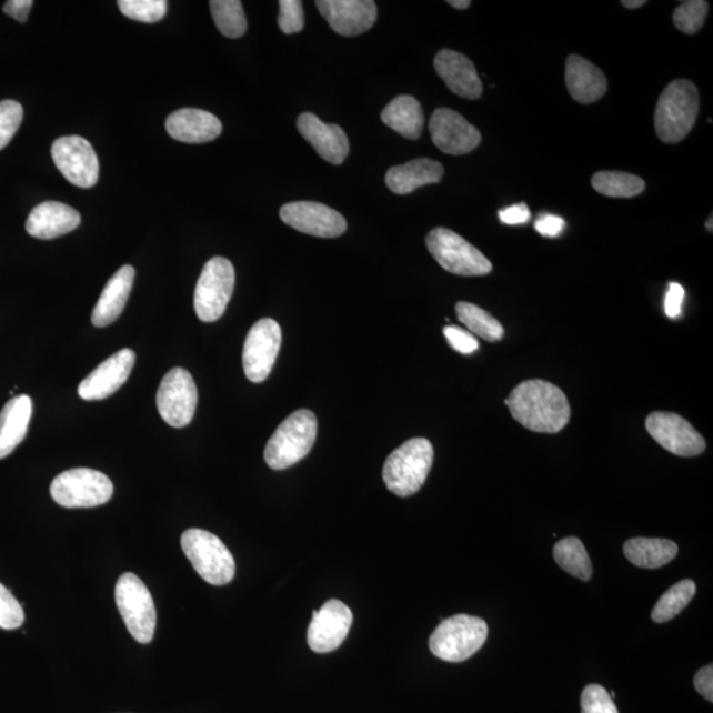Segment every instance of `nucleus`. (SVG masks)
Returning <instances> with one entry per match:
<instances>
[{
  "label": "nucleus",
  "instance_id": "obj_25",
  "mask_svg": "<svg viewBox=\"0 0 713 713\" xmlns=\"http://www.w3.org/2000/svg\"><path fill=\"white\" fill-rule=\"evenodd\" d=\"M134 278L135 269L129 264L123 265L110 278L93 310L92 323L94 327H108L121 317L125 303H128L132 285H134Z\"/></svg>",
  "mask_w": 713,
  "mask_h": 713
},
{
  "label": "nucleus",
  "instance_id": "obj_44",
  "mask_svg": "<svg viewBox=\"0 0 713 713\" xmlns=\"http://www.w3.org/2000/svg\"><path fill=\"white\" fill-rule=\"evenodd\" d=\"M499 217L506 225H522V223H526L530 220L531 213L529 207L521 202V204L501 209Z\"/></svg>",
  "mask_w": 713,
  "mask_h": 713
},
{
  "label": "nucleus",
  "instance_id": "obj_20",
  "mask_svg": "<svg viewBox=\"0 0 713 713\" xmlns=\"http://www.w3.org/2000/svg\"><path fill=\"white\" fill-rule=\"evenodd\" d=\"M298 130L325 162L340 165L349 153L345 131L338 124H327L318 116L303 113L298 118Z\"/></svg>",
  "mask_w": 713,
  "mask_h": 713
},
{
  "label": "nucleus",
  "instance_id": "obj_10",
  "mask_svg": "<svg viewBox=\"0 0 713 713\" xmlns=\"http://www.w3.org/2000/svg\"><path fill=\"white\" fill-rule=\"evenodd\" d=\"M235 271L227 258L214 257L202 269L194 291V311L204 323H213L227 311L233 295Z\"/></svg>",
  "mask_w": 713,
  "mask_h": 713
},
{
  "label": "nucleus",
  "instance_id": "obj_19",
  "mask_svg": "<svg viewBox=\"0 0 713 713\" xmlns=\"http://www.w3.org/2000/svg\"><path fill=\"white\" fill-rule=\"evenodd\" d=\"M317 6L328 24L341 37L365 33L379 16L373 0H318Z\"/></svg>",
  "mask_w": 713,
  "mask_h": 713
},
{
  "label": "nucleus",
  "instance_id": "obj_47",
  "mask_svg": "<svg viewBox=\"0 0 713 713\" xmlns=\"http://www.w3.org/2000/svg\"><path fill=\"white\" fill-rule=\"evenodd\" d=\"M621 4L624 6L625 9L637 10L641 9L642 6H645L646 2L645 0H622Z\"/></svg>",
  "mask_w": 713,
  "mask_h": 713
},
{
  "label": "nucleus",
  "instance_id": "obj_23",
  "mask_svg": "<svg viewBox=\"0 0 713 713\" xmlns=\"http://www.w3.org/2000/svg\"><path fill=\"white\" fill-rule=\"evenodd\" d=\"M81 223V215L72 207L58 201H47L33 208L26 222L27 233L39 240H53L73 232Z\"/></svg>",
  "mask_w": 713,
  "mask_h": 713
},
{
  "label": "nucleus",
  "instance_id": "obj_9",
  "mask_svg": "<svg viewBox=\"0 0 713 713\" xmlns=\"http://www.w3.org/2000/svg\"><path fill=\"white\" fill-rule=\"evenodd\" d=\"M114 485L107 474L89 468L62 472L52 482L51 495L62 508H96L113 498Z\"/></svg>",
  "mask_w": 713,
  "mask_h": 713
},
{
  "label": "nucleus",
  "instance_id": "obj_15",
  "mask_svg": "<svg viewBox=\"0 0 713 713\" xmlns=\"http://www.w3.org/2000/svg\"><path fill=\"white\" fill-rule=\"evenodd\" d=\"M281 219L298 232L319 238L340 237L348 228L344 215L313 201L290 202L283 205Z\"/></svg>",
  "mask_w": 713,
  "mask_h": 713
},
{
  "label": "nucleus",
  "instance_id": "obj_45",
  "mask_svg": "<svg viewBox=\"0 0 713 713\" xmlns=\"http://www.w3.org/2000/svg\"><path fill=\"white\" fill-rule=\"evenodd\" d=\"M695 690L709 702H713V667L704 666L699 670L694 677Z\"/></svg>",
  "mask_w": 713,
  "mask_h": 713
},
{
  "label": "nucleus",
  "instance_id": "obj_29",
  "mask_svg": "<svg viewBox=\"0 0 713 713\" xmlns=\"http://www.w3.org/2000/svg\"><path fill=\"white\" fill-rule=\"evenodd\" d=\"M676 543L660 538H632L624 544L627 561L641 569L663 568L677 555Z\"/></svg>",
  "mask_w": 713,
  "mask_h": 713
},
{
  "label": "nucleus",
  "instance_id": "obj_32",
  "mask_svg": "<svg viewBox=\"0 0 713 713\" xmlns=\"http://www.w3.org/2000/svg\"><path fill=\"white\" fill-rule=\"evenodd\" d=\"M456 313L460 323H463L468 330L488 342H499L502 340L505 330L498 319L491 313L480 309L472 303L459 302Z\"/></svg>",
  "mask_w": 713,
  "mask_h": 713
},
{
  "label": "nucleus",
  "instance_id": "obj_22",
  "mask_svg": "<svg viewBox=\"0 0 713 713\" xmlns=\"http://www.w3.org/2000/svg\"><path fill=\"white\" fill-rule=\"evenodd\" d=\"M168 134L179 142L201 144L214 141L222 132L220 119L200 109H180L167 118Z\"/></svg>",
  "mask_w": 713,
  "mask_h": 713
},
{
  "label": "nucleus",
  "instance_id": "obj_40",
  "mask_svg": "<svg viewBox=\"0 0 713 713\" xmlns=\"http://www.w3.org/2000/svg\"><path fill=\"white\" fill-rule=\"evenodd\" d=\"M278 24L287 34L298 33L304 28V10L300 0H281L279 2Z\"/></svg>",
  "mask_w": 713,
  "mask_h": 713
},
{
  "label": "nucleus",
  "instance_id": "obj_49",
  "mask_svg": "<svg viewBox=\"0 0 713 713\" xmlns=\"http://www.w3.org/2000/svg\"><path fill=\"white\" fill-rule=\"evenodd\" d=\"M712 221H713V219H712V215H711V217H710V219H709V221H707V222H705V229H707L710 233H712V232H713V229H712Z\"/></svg>",
  "mask_w": 713,
  "mask_h": 713
},
{
  "label": "nucleus",
  "instance_id": "obj_3",
  "mask_svg": "<svg viewBox=\"0 0 713 713\" xmlns=\"http://www.w3.org/2000/svg\"><path fill=\"white\" fill-rule=\"evenodd\" d=\"M433 446L424 438L410 439L396 449L383 466V481L400 498L414 495L424 485L433 464Z\"/></svg>",
  "mask_w": 713,
  "mask_h": 713
},
{
  "label": "nucleus",
  "instance_id": "obj_35",
  "mask_svg": "<svg viewBox=\"0 0 713 713\" xmlns=\"http://www.w3.org/2000/svg\"><path fill=\"white\" fill-rule=\"evenodd\" d=\"M119 10L125 18L142 23H157L167 13L165 0H119Z\"/></svg>",
  "mask_w": 713,
  "mask_h": 713
},
{
  "label": "nucleus",
  "instance_id": "obj_12",
  "mask_svg": "<svg viewBox=\"0 0 713 713\" xmlns=\"http://www.w3.org/2000/svg\"><path fill=\"white\" fill-rule=\"evenodd\" d=\"M282 330L272 319H262L251 328L243 345V370L248 380L261 383L268 380L281 351Z\"/></svg>",
  "mask_w": 713,
  "mask_h": 713
},
{
  "label": "nucleus",
  "instance_id": "obj_4",
  "mask_svg": "<svg viewBox=\"0 0 713 713\" xmlns=\"http://www.w3.org/2000/svg\"><path fill=\"white\" fill-rule=\"evenodd\" d=\"M318 436V419L312 411L293 412L279 425L264 450L265 463L274 471H283L303 460Z\"/></svg>",
  "mask_w": 713,
  "mask_h": 713
},
{
  "label": "nucleus",
  "instance_id": "obj_30",
  "mask_svg": "<svg viewBox=\"0 0 713 713\" xmlns=\"http://www.w3.org/2000/svg\"><path fill=\"white\" fill-rule=\"evenodd\" d=\"M554 558L559 568L569 572L570 575L583 580V582H589L592 578V562L579 538L569 536L559 541L554 548Z\"/></svg>",
  "mask_w": 713,
  "mask_h": 713
},
{
  "label": "nucleus",
  "instance_id": "obj_46",
  "mask_svg": "<svg viewBox=\"0 0 713 713\" xmlns=\"http://www.w3.org/2000/svg\"><path fill=\"white\" fill-rule=\"evenodd\" d=\"M32 6V0H9L3 6V11L7 16L18 20V22L26 23Z\"/></svg>",
  "mask_w": 713,
  "mask_h": 713
},
{
  "label": "nucleus",
  "instance_id": "obj_41",
  "mask_svg": "<svg viewBox=\"0 0 713 713\" xmlns=\"http://www.w3.org/2000/svg\"><path fill=\"white\" fill-rule=\"evenodd\" d=\"M446 341L454 351L461 354H472L479 351V341L471 332L464 331L463 328L449 325L443 330Z\"/></svg>",
  "mask_w": 713,
  "mask_h": 713
},
{
  "label": "nucleus",
  "instance_id": "obj_13",
  "mask_svg": "<svg viewBox=\"0 0 713 713\" xmlns=\"http://www.w3.org/2000/svg\"><path fill=\"white\" fill-rule=\"evenodd\" d=\"M52 159L58 170L76 187L92 188L100 177V162L87 139L62 137L52 145Z\"/></svg>",
  "mask_w": 713,
  "mask_h": 713
},
{
  "label": "nucleus",
  "instance_id": "obj_17",
  "mask_svg": "<svg viewBox=\"0 0 713 713\" xmlns=\"http://www.w3.org/2000/svg\"><path fill=\"white\" fill-rule=\"evenodd\" d=\"M352 622V611L342 601H327L320 611L313 612L309 635H307L310 647L319 654L331 653L339 649L348 637Z\"/></svg>",
  "mask_w": 713,
  "mask_h": 713
},
{
  "label": "nucleus",
  "instance_id": "obj_7",
  "mask_svg": "<svg viewBox=\"0 0 713 713\" xmlns=\"http://www.w3.org/2000/svg\"><path fill=\"white\" fill-rule=\"evenodd\" d=\"M430 254L445 271L461 277L491 274L493 265L488 258L450 229L436 228L425 238Z\"/></svg>",
  "mask_w": 713,
  "mask_h": 713
},
{
  "label": "nucleus",
  "instance_id": "obj_37",
  "mask_svg": "<svg viewBox=\"0 0 713 713\" xmlns=\"http://www.w3.org/2000/svg\"><path fill=\"white\" fill-rule=\"evenodd\" d=\"M23 121V107L17 101H0V150L9 145Z\"/></svg>",
  "mask_w": 713,
  "mask_h": 713
},
{
  "label": "nucleus",
  "instance_id": "obj_27",
  "mask_svg": "<svg viewBox=\"0 0 713 713\" xmlns=\"http://www.w3.org/2000/svg\"><path fill=\"white\" fill-rule=\"evenodd\" d=\"M32 416V400L28 395L13 396L0 412V459L10 456L23 442Z\"/></svg>",
  "mask_w": 713,
  "mask_h": 713
},
{
  "label": "nucleus",
  "instance_id": "obj_18",
  "mask_svg": "<svg viewBox=\"0 0 713 713\" xmlns=\"http://www.w3.org/2000/svg\"><path fill=\"white\" fill-rule=\"evenodd\" d=\"M135 365V353L125 348L109 356L80 383L83 401H102L121 389Z\"/></svg>",
  "mask_w": 713,
  "mask_h": 713
},
{
  "label": "nucleus",
  "instance_id": "obj_28",
  "mask_svg": "<svg viewBox=\"0 0 713 713\" xmlns=\"http://www.w3.org/2000/svg\"><path fill=\"white\" fill-rule=\"evenodd\" d=\"M382 122L410 141L421 138L424 128L422 104L411 96H400L383 109Z\"/></svg>",
  "mask_w": 713,
  "mask_h": 713
},
{
  "label": "nucleus",
  "instance_id": "obj_26",
  "mask_svg": "<svg viewBox=\"0 0 713 713\" xmlns=\"http://www.w3.org/2000/svg\"><path fill=\"white\" fill-rule=\"evenodd\" d=\"M444 177V168L435 160L415 159L403 165L390 168L386 184L395 194H409L424 185L436 184Z\"/></svg>",
  "mask_w": 713,
  "mask_h": 713
},
{
  "label": "nucleus",
  "instance_id": "obj_21",
  "mask_svg": "<svg viewBox=\"0 0 713 713\" xmlns=\"http://www.w3.org/2000/svg\"><path fill=\"white\" fill-rule=\"evenodd\" d=\"M436 73L451 92L466 100H479L482 94V82L473 62L466 56L443 49L433 60Z\"/></svg>",
  "mask_w": 713,
  "mask_h": 713
},
{
  "label": "nucleus",
  "instance_id": "obj_5",
  "mask_svg": "<svg viewBox=\"0 0 713 713\" xmlns=\"http://www.w3.org/2000/svg\"><path fill=\"white\" fill-rule=\"evenodd\" d=\"M488 632L484 620L458 614L440 622L433 631L430 637L431 653L446 662H464L484 646Z\"/></svg>",
  "mask_w": 713,
  "mask_h": 713
},
{
  "label": "nucleus",
  "instance_id": "obj_11",
  "mask_svg": "<svg viewBox=\"0 0 713 713\" xmlns=\"http://www.w3.org/2000/svg\"><path fill=\"white\" fill-rule=\"evenodd\" d=\"M198 401V388L188 370L174 368L160 382L157 405L160 416L171 428H187L192 422Z\"/></svg>",
  "mask_w": 713,
  "mask_h": 713
},
{
  "label": "nucleus",
  "instance_id": "obj_39",
  "mask_svg": "<svg viewBox=\"0 0 713 713\" xmlns=\"http://www.w3.org/2000/svg\"><path fill=\"white\" fill-rule=\"evenodd\" d=\"M24 611L12 593L0 584V629L13 631L23 625Z\"/></svg>",
  "mask_w": 713,
  "mask_h": 713
},
{
  "label": "nucleus",
  "instance_id": "obj_6",
  "mask_svg": "<svg viewBox=\"0 0 713 713\" xmlns=\"http://www.w3.org/2000/svg\"><path fill=\"white\" fill-rule=\"evenodd\" d=\"M181 548L205 582L213 585L232 582L235 575L234 558L219 536L205 530L190 529L181 535Z\"/></svg>",
  "mask_w": 713,
  "mask_h": 713
},
{
  "label": "nucleus",
  "instance_id": "obj_36",
  "mask_svg": "<svg viewBox=\"0 0 713 713\" xmlns=\"http://www.w3.org/2000/svg\"><path fill=\"white\" fill-rule=\"evenodd\" d=\"M710 9L709 2L704 0H690L676 7L673 13V22L677 30L686 34H694L701 31Z\"/></svg>",
  "mask_w": 713,
  "mask_h": 713
},
{
  "label": "nucleus",
  "instance_id": "obj_16",
  "mask_svg": "<svg viewBox=\"0 0 713 713\" xmlns=\"http://www.w3.org/2000/svg\"><path fill=\"white\" fill-rule=\"evenodd\" d=\"M433 144L449 155H465L478 149L481 134L463 116L451 109L433 111L430 121Z\"/></svg>",
  "mask_w": 713,
  "mask_h": 713
},
{
  "label": "nucleus",
  "instance_id": "obj_1",
  "mask_svg": "<svg viewBox=\"0 0 713 713\" xmlns=\"http://www.w3.org/2000/svg\"><path fill=\"white\" fill-rule=\"evenodd\" d=\"M510 414L524 429L558 433L570 423L571 405L561 389L548 381L530 380L515 386L505 401Z\"/></svg>",
  "mask_w": 713,
  "mask_h": 713
},
{
  "label": "nucleus",
  "instance_id": "obj_42",
  "mask_svg": "<svg viewBox=\"0 0 713 713\" xmlns=\"http://www.w3.org/2000/svg\"><path fill=\"white\" fill-rule=\"evenodd\" d=\"M565 221L562 217L543 214L535 222V230L543 237L556 238L563 233Z\"/></svg>",
  "mask_w": 713,
  "mask_h": 713
},
{
  "label": "nucleus",
  "instance_id": "obj_43",
  "mask_svg": "<svg viewBox=\"0 0 713 713\" xmlns=\"http://www.w3.org/2000/svg\"><path fill=\"white\" fill-rule=\"evenodd\" d=\"M684 289L680 283H670L665 298V312L670 319L681 317Z\"/></svg>",
  "mask_w": 713,
  "mask_h": 713
},
{
  "label": "nucleus",
  "instance_id": "obj_24",
  "mask_svg": "<svg viewBox=\"0 0 713 713\" xmlns=\"http://www.w3.org/2000/svg\"><path fill=\"white\" fill-rule=\"evenodd\" d=\"M565 83L573 100L583 104L599 101L607 90L603 71L578 54L569 56L568 66H565Z\"/></svg>",
  "mask_w": 713,
  "mask_h": 713
},
{
  "label": "nucleus",
  "instance_id": "obj_48",
  "mask_svg": "<svg viewBox=\"0 0 713 713\" xmlns=\"http://www.w3.org/2000/svg\"><path fill=\"white\" fill-rule=\"evenodd\" d=\"M449 4L456 10H466L470 9L472 2L470 0H450Z\"/></svg>",
  "mask_w": 713,
  "mask_h": 713
},
{
  "label": "nucleus",
  "instance_id": "obj_31",
  "mask_svg": "<svg viewBox=\"0 0 713 713\" xmlns=\"http://www.w3.org/2000/svg\"><path fill=\"white\" fill-rule=\"evenodd\" d=\"M591 183L594 191L613 199H632L646 188L645 181L635 174L617 171L594 173Z\"/></svg>",
  "mask_w": 713,
  "mask_h": 713
},
{
  "label": "nucleus",
  "instance_id": "obj_33",
  "mask_svg": "<svg viewBox=\"0 0 713 713\" xmlns=\"http://www.w3.org/2000/svg\"><path fill=\"white\" fill-rule=\"evenodd\" d=\"M696 593V585L692 580L684 579L671 586L655 604L652 619L656 624H665L680 614L690 604Z\"/></svg>",
  "mask_w": 713,
  "mask_h": 713
},
{
  "label": "nucleus",
  "instance_id": "obj_38",
  "mask_svg": "<svg viewBox=\"0 0 713 713\" xmlns=\"http://www.w3.org/2000/svg\"><path fill=\"white\" fill-rule=\"evenodd\" d=\"M582 713H619L610 692L599 684H590L580 697Z\"/></svg>",
  "mask_w": 713,
  "mask_h": 713
},
{
  "label": "nucleus",
  "instance_id": "obj_2",
  "mask_svg": "<svg viewBox=\"0 0 713 713\" xmlns=\"http://www.w3.org/2000/svg\"><path fill=\"white\" fill-rule=\"evenodd\" d=\"M699 113L697 88L689 80H675L663 90L654 116L656 135L663 143L683 141L694 128Z\"/></svg>",
  "mask_w": 713,
  "mask_h": 713
},
{
  "label": "nucleus",
  "instance_id": "obj_8",
  "mask_svg": "<svg viewBox=\"0 0 713 713\" xmlns=\"http://www.w3.org/2000/svg\"><path fill=\"white\" fill-rule=\"evenodd\" d=\"M116 603L132 637L139 643H150L157 629L155 604L149 589L134 573L119 578Z\"/></svg>",
  "mask_w": 713,
  "mask_h": 713
},
{
  "label": "nucleus",
  "instance_id": "obj_34",
  "mask_svg": "<svg viewBox=\"0 0 713 713\" xmlns=\"http://www.w3.org/2000/svg\"><path fill=\"white\" fill-rule=\"evenodd\" d=\"M214 23L223 37L238 39L248 30V20L240 0H212Z\"/></svg>",
  "mask_w": 713,
  "mask_h": 713
},
{
  "label": "nucleus",
  "instance_id": "obj_14",
  "mask_svg": "<svg viewBox=\"0 0 713 713\" xmlns=\"http://www.w3.org/2000/svg\"><path fill=\"white\" fill-rule=\"evenodd\" d=\"M646 430L656 443L676 456L695 458L707 446L694 425L674 412H653L646 419Z\"/></svg>",
  "mask_w": 713,
  "mask_h": 713
}]
</instances>
